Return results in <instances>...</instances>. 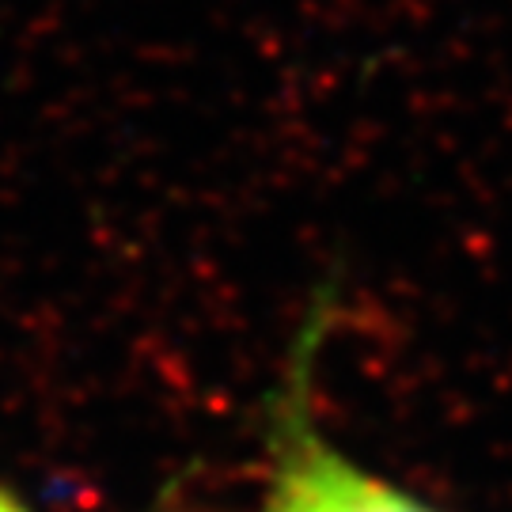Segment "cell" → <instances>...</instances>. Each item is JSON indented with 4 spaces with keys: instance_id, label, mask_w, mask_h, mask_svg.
Returning <instances> with one entry per match:
<instances>
[{
    "instance_id": "6da1fadb",
    "label": "cell",
    "mask_w": 512,
    "mask_h": 512,
    "mask_svg": "<svg viewBox=\"0 0 512 512\" xmlns=\"http://www.w3.org/2000/svg\"><path fill=\"white\" fill-rule=\"evenodd\" d=\"M319 342V319L300 334V349L289 368V380L274 410L270 448L274 471L266 486L262 512H440L403 486L365 471L346 452L323 440L311 418V361Z\"/></svg>"
},
{
    "instance_id": "7a4b0ae2",
    "label": "cell",
    "mask_w": 512,
    "mask_h": 512,
    "mask_svg": "<svg viewBox=\"0 0 512 512\" xmlns=\"http://www.w3.org/2000/svg\"><path fill=\"white\" fill-rule=\"evenodd\" d=\"M0 512H27V509H23V505H19L16 497L8 494L4 486H0Z\"/></svg>"
}]
</instances>
